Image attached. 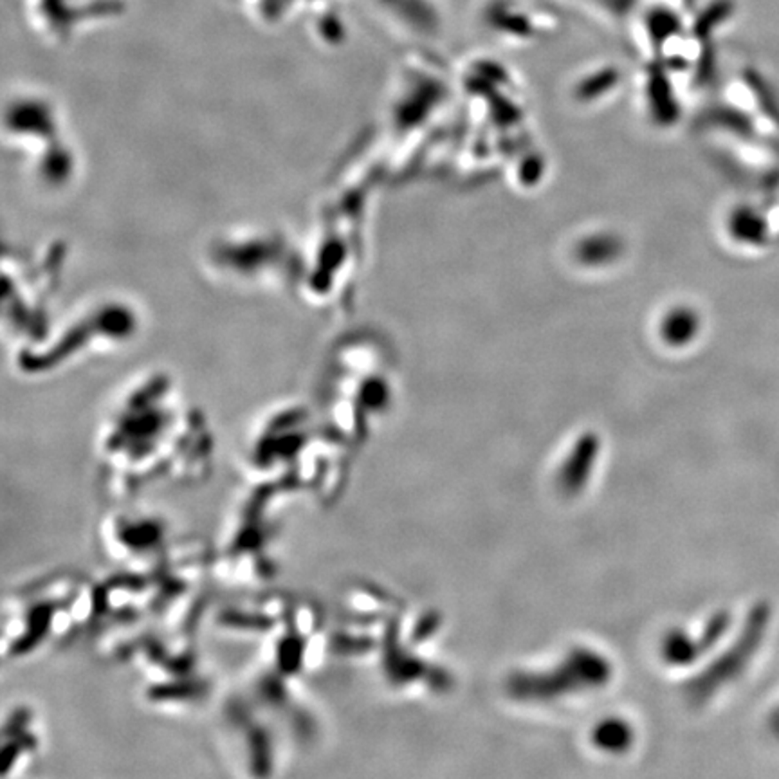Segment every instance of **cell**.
<instances>
[{
	"label": "cell",
	"mask_w": 779,
	"mask_h": 779,
	"mask_svg": "<svg viewBox=\"0 0 779 779\" xmlns=\"http://www.w3.org/2000/svg\"><path fill=\"white\" fill-rule=\"evenodd\" d=\"M772 723H774V727H775V730L779 733V711L775 713V716L772 718Z\"/></svg>",
	"instance_id": "13"
},
{
	"label": "cell",
	"mask_w": 779,
	"mask_h": 779,
	"mask_svg": "<svg viewBox=\"0 0 779 779\" xmlns=\"http://www.w3.org/2000/svg\"><path fill=\"white\" fill-rule=\"evenodd\" d=\"M97 453L105 493L127 500L152 483L203 482L213 460V438L203 413L182 403L172 377L152 374L112 410Z\"/></svg>",
	"instance_id": "1"
},
{
	"label": "cell",
	"mask_w": 779,
	"mask_h": 779,
	"mask_svg": "<svg viewBox=\"0 0 779 779\" xmlns=\"http://www.w3.org/2000/svg\"><path fill=\"white\" fill-rule=\"evenodd\" d=\"M66 248L49 246L42 253L13 251L4 258V321L19 347L40 339L51 327V304L62 287Z\"/></svg>",
	"instance_id": "8"
},
{
	"label": "cell",
	"mask_w": 779,
	"mask_h": 779,
	"mask_svg": "<svg viewBox=\"0 0 779 779\" xmlns=\"http://www.w3.org/2000/svg\"><path fill=\"white\" fill-rule=\"evenodd\" d=\"M768 228L765 219L751 208H740L730 217V233L740 242L763 243Z\"/></svg>",
	"instance_id": "11"
},
{
	"label": "cell",
	"mask_w": 779,
	"mask_h": 779,
	"mask_svg": "<svg viewBox=\"0 0 779 779\" xmlns=\"http://www.w3.org/2000/svg\"><path fill=\"white\" fill-rule=\"evenodd\" d=\"M206 260L215 276L235 287H298L302 278V251L271 228H240L215 236Z\"/></svg>",
	"instance_id": "5"
},
{
	"label": "cell",
	"mask_w": 779,
	"mask_h": 779,
	"mask_svg": "<svg viewBox=\"0 0 779 779\" xmlns=\"http://www.w3.org/2000/svg\"><path fill=\"white\" fill-rule=\"evenodd\" d=\"M130 662L137 666L146 704L161 711L193 707L210 693V682L201 667L193 636L152 633Z\"/></svg>",
	"instance_id": "7"
},
{
	"label": "cell",
	"mask_w": 779,
	"mask_h": 779,
	"mask_svg": "<svg viewBox=\"0 0 779 779\" xmlns=\"http://www.w3.org/2000/svg\"><path fill=\"white\" fill-rule=\"evenodd\" d=\"M100 551L120 572L152 574L165 559L174 540L158 516L114 513L100 527Z\"/></svg>",
	"instance_id": "9"
},
{
	"label": "cell",
	"mask_w": 779,
	"mask_h": 779,
	"mask_svg": "<svg viewBox=\"0 0 779 779\" xmlns=\"http://www.w3.org/2000/svg\"><path fill=\"white\" fill-rule=\"evenodd\" d=\"M626 737L628 735L624 733V725H613V723L603 725L598 733V738L605 747H619V745L622 747L624 742L628 740Z\"/></svg>",
	"instance_id": "12"
},
{
	"label": "cell",
	"mask_w": 779,
	"mask_h": 779,
	"mask_svg": "<svg viewBox=\"0 0 779 779\" xmlns=\"http://www.w3.org/2000/svg\"><path fill=\"white\" fill-rule=\"evenodd\" d=\"M96 584L58 572L6 596L3 613L4 660H24L62 648L90 631L96 619Z\"/></svg>",
	"instance_id": "2"
},
{
	"label": "cell",
	"mask_w": 779,
	"mask_h": 779,
	"mask_svg": "<svg viewBox=\"0 0 779 779\" xmlns=\"http://www.w3.org/2000/svg\"><path fill=\"white\" fill-rule=\"evenodd\" d=\"M42 742L36 730V720L29 707H15L4 720L3 729V775H19L26 772L38 756Z\"/></svg>",
	"instance_id": "10"
},
{
	"label": "cell",
	"mask_w": 779,
	"mask_h": 779,
	"mask_svg": "<svg viewBox=\"0 0 779 779\" xmlns=\"http://www.w3.org/2000/svg\"><path fill=\"white\" fill-rule=\"evenodd\" d=\"M290 490L271 482H253L235 511L219 549L213 551V575L235 589L262 587L276 575L278 511Z\"/></svg>",
	"instance_id": "4"
},
{
	"label": "cell",
	"mask_w": 779,
	"mask_h": 779,
	"mask_svg": "<svg viewBox=\"0 0 779 779\" xmlns=\"http://www.w3.org/2000/svg\"><path fill=\"white\" fill-rule=\"evenodd\" d=\"M4 134L40 184L62 188L73 181L78 159L55 102L33 94L13 97L6 105Z\"/></svg>",
	"instance_id": "6"
},
{
	"label": "cell",
	"mask_w": 779,
	"mask_h": 779,
	"mask_svg": "<svg viewBox=\"0 0 779 779\" xmlns=\"http://www.w3.org/2000/svg\"><path fill=\"white\" fill-rule=\"evenodd\" d=\"M139 330L135 309L121 300H100L76 311L40 339L20 345L17 370L27 377L60 372L83 358L127 345Z\"/></svg>",
	"instance_id": "3"
}]
</instances>
